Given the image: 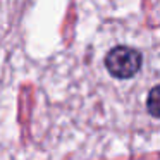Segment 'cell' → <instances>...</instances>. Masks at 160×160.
Masks as SVG:
<instances>
[{
  "label": "cell",
  "mask_w": 160,
  "mask_h": 160,
  "mask_svg": "<svg viewBox=\"0 0 160 160\" xmlns=\"http://www.w3.org/2000/svg\"><path fill=\"white\" fill-rule=\"evenodd\" d=\"M146 110L152 117L160 119V84L153 86L146 97Z\"/></svg>",
  "instance_id": "cell-2"
},
{
  "label": "cell",
  "mask_w": 160,
  "mask_h": 160,
  "mask_svg": "<svg viewBox=\"0 0 160 160\" xmlns=\"http://www.w3.org/2000/svg\"><path fill=\"white\" fill-rule=\"evenodd\" d=\"M143 57L131 47H115L105 55V67L117 79H129L141 69Z\"/></svg>",
  "instance_id": "cell-1"
}]
</instances>
